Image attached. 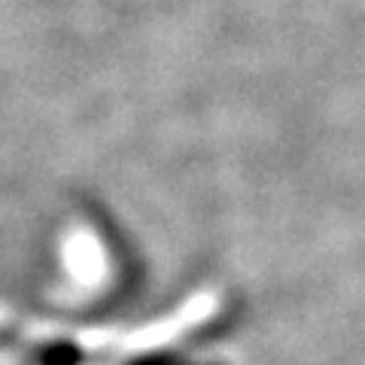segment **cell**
Returning <instances> with one entry per match:
<instances>
[]
</instances>
